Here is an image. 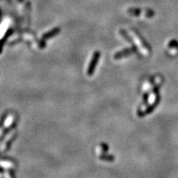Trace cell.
<instances>
[{"instance_id": "6da1fadb", "label": "cell", "mask_w": 178, "mask_h": 178, "mask_svg": "<svg viewBox=\"0 0 178 178\" xmlns=\"http://www.w3.org/2000/svg\"><path fill=\"white\" fill-rule=\"evenodd\" d=\"M128 13L134 16H143L146 18H151L155 15V13L151 9H140V8H129Z\"/></svg>"}, {"instance_id": "3957f363", "label": "cell", "mask_w": 178, "mask_h": 178, "mask_svg": "<svg viewBox=\"0 0 178 178\" xmlns=\"http://www.w3.org/2000/svg\"><path fill=\"white\" fill-rule=\"evenodd\" d=\"M133 50L131 49H126L123 51L122 52H120V53H117L116 55H115V58H120V57H123L124 56H127V55L131 54V53H133Z\"/></svg>"}, {"instance_id": "7a4b0ae2", "label": "cell", "mask_w": 178, "mask_h": 178, "mask_svg": "<svg viewBox=\"0 0 178 178\" xmlns=\"http://www.w3.org/2000/svg\"><path fill=\"white\" fill-rule=\"evenodd\" d=\"M132 36H133L134 41L135 42L136 44L139 46V48H140L141 51L144 53V54H149V48H148L147 45L144 43L143 40H142L140 35H139L137 32L132 31Z\"/></svg>"}]
</instances>
